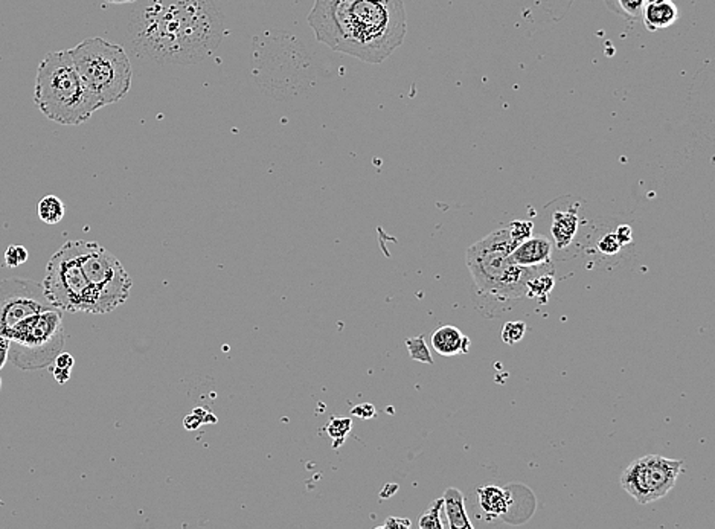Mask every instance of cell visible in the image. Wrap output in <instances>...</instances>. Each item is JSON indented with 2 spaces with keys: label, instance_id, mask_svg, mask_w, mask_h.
I'll return each instance as SVG.
<instances>
[{
  "label": "cell",
  "instance_id": "18",
  "mask_svg": "<svg viewBox=\"0 0 715 529\" xmlns=\"http://www.w3.org/2000/svg\"><path fill=\"white\" fill-rule=\"evenodd\" d=\"M555 277L552 275V270H541L534 277L531 278L528 284H526V298H532V299H541L546 298L554 290Z\"/></svg>",
  "mask_w": 715,
  "mask_h": 529
},
{
  "label": "cell",
  "instance_id": "36",
  "mask_svg": "<svg viewBox=\"0 0 715 529\" xmlns=\"http://www.w3.org/2000/svg\"><path fill=\"white\" fill-rule=\"evenodd\" d=\"M0 388H2V379H0Z\"/></svg>",
  "mask_w": 715,
  "mask_h": 529
},
{
  "label": "cell",
  "instance_id": "22",
  "mask_svg": "<svg viewBox=\"0 0 715 529\" xmlns=\"http://www.w3.org/2000/svg\"><path fill=\"white\" fill-rule=\"evenodd\" d=\"M351 428H353V421H351L350 418H333L328 422L325 430L333 438L334 447L337 449V447L342 446V442L345 441Z\"/></svg>",
  "mask_w": 715,
  "mask_h": 529
},
{
  "label": "cell",
  "instance_id": "4",
  "mask_svg": "<svg viewBox=\"0 0 715 529\" xmlns=\"http://www.w3.org/2000/svg\"><path fill=\"white\" fill-rule=\"evenodd\" d=\"M508 228L490 233L470 246L466 255L468 270L476 292L494 301H511L526 298V284L543 268H525L510 260L513 252Z\"/></svg>",
  "mask_w": 715,
  "mask_h": 529
},
{
  "label": "cell",
  "instance_id": "15",
  "mask_svg": "<svg viewBox=\"0 0 715 529\" xmlns=\"http://www.w3.org/2000/svg\"><path fill=\"white\" fill-rule=\"evenodd\" d=\"M479 505L482 511L490 517H502L508 515L513 505V496L510 491L501 486H487L477 490Z\"/></svg>",
  "mask_w": 715,
  "mask_h": 529
},
{
  "label": "cell",
  "instance_id": "3",
  "mask_svg": "<svg viewBox=\"0 0 715 529\" xmlns=\"http://www.w3.org/2000/svg\"><path fill=\"white\" fill-rule=\"evenodd\" d=\"M34 102L44 117L61 126H80L101 109L80 77L71 51L51 52L40 61Z\"/></svg>",
  "mask_w": 715,
  "mask_h": 529
},
{
  "label": "cell",
  "instance_id": "1",
  "mask_svg": "<svg viewBox=\"0 0 715 529\" xmlns=\"http://www.w3.org/2000/svg\"><path fill=\"white\" fill-rule=\"evenodd\" d=\"M132 48L157 63L195 64L223 37L214 0H150L130 24Z\"/></svg>",
  "mask_w": 715,
  "mask_h": 529
},
{
  "label": "cell",
  "instance_id": "19",
  "mask_svg": "<svg viewBox=\"0 0 715 529\" xmlns=\"http://www.w3.org/2000/svg\"><path fill=\"white\" fill-rule=\"evenodd\" d=\"M608 10L626 19H637L643 14L645 0H604Z\"/></svg>",
  "mask_w": 715,
  "mask_h": 529
},
{
  "label": "cell",
  "instance_id": "30",
  "mask_svg": "<svg viewBox=\"0 0 715 529\" xmlns=\"http://www.w3.org/2000/svg\"><path fill=\"white\" fill-rule=\"evenodd\" d=\"M8 351H10V337L0 335V371L8 362Z\"/></svg>",
  "mask_w": 715,
  "mask_h": 529
},
{
  "label": "cell",
  "instance_id": "9",
  "mask_svg": "<svg viewBox=\"0 0 715 529\" xmlns=\"http://www.w3.org/2000/svg\"><path fill=\"white\" fill-rule=\"evenodd\" d=\"M683 461L648 455L633 461L621 476V486L639 505L667 496L676 486Z\"/></svg>",
  "mask_w": 715,
  "mask_h": 529
},
{
  "label": "cell",
  "instance_id": "27",
  "mask_svg": "<svg viewBox=\"0 0 715 529\" xmlns=\"http://www.w3.org/2000/svg\"><path fill=\"white\" fill-rule=\"evenodd\" d=\"M351 415L362 418V420H370V418L375 415V408L370 403L359 404V406H355V408L351 411Z\"/></svg>",
  "mask_w": 715,
  "mask_h": 529
},
{
  "label": "cell",
  "instance_id": "31",
  "mask_svg": "<svg viewBox=\"0 0 715 529\" xmlns=\"http://www.w3.org/2000/svg\"><path fill=\"white\" fill-rule=\"evenodd\" d=\"M55 366H59V368L64 369H72L73 364H75V359H73L72 355L69 354V353H60L54 360Z\"/></svg>",
  "mask_w": 715,
  "mask_h": 529
},
{
  "label": "cell",
  "instance_id": "35",
  "mask_svg": "<svg viewBox=\"0 0 715 529\" xmlns=\"http://www.w3.org/2000/svg\"><path fill=\"white\" fill-rule=\"evenodd\" d=\"M650 2H673V0H645V4H650Z\"/></svg>",
  "mask_w": 715,
  "mask_h": 529
},
{
  "label": "cell",
  "instance_id": "32",
  "mask_svg": "<svg viewBox=\"0 0 715 529\" xmlns=\"http://www.w3.org/2000/svg\"><path fill=\"white\" fill-rule=\"evenodd\" d=\"M54 377L57 380V383L60 384H66L68 383L69 380H71V369H64L59 368V366H54Z\"/></svg>",
  "mask_w": 715,
  "mask_h": 529
},
{
  "label": "cell",
  "instance_id": "34",
  "mask_svg": "<svg viewBox=\"0 0 715 529\" xmlns=\"http://www.w3.org/2000/svg\"><path fill=\"white\" fill-rule=\"evenodd\" d=\"M104 2L115 4V5H124V4H133V2H137V0H104Z\"/></svg>",
  "mask_w": 715,
  "mask_h": 529
},
{
  "label": "cell",
  "instance_id": "12",
  "mask_svg": "<svg viewBox=\"0 0 715 529\" xmlns=\"http://www.w3.org/2000/svg\"><path fill=\"white\" fill-rule=\"evenodd\" d=\"M579 214L577 208H570L568 211H555L552 214V223H550V235L555 249L566 250L570 244L574 243L575 237L579 235Z\"/></svg>",
  "mask_w": 715,
  "mask_h": 529
},
{
  "label": "cell",
  "instance_id": "24",
  "mask_svg": "<svg viewBox=\"0 0 715 529\" xmlns=\"http://www.w3.org/2000/svg\"><path fill=\"white\" fill-rule=\"evenodd\" d=\"M526 324L523 321L506 322L502 330V340L508 345H516L525 337Z\"/></svg>",
  "mask_w": 715,
  "mask_h": 529
},
{
  "label": "cell",
  "instance_id": "33",
  "mask_svg": "<svg viewBox=\"0 0 715 529\" xmlns=\"http://www.w3.org/2000/svg\"><path fill=\"white\" fill-rule=\"evenodd\" d=\"M399 490V486H394V484H390V486H386L381 491V497H390V496L395 495L394 491Z\"/></svg>",
  "mask_w": 715,
  "mask_h": 529
},
{
  "label": "cell",
  "instance_id": "16",
  "mask_svg": "<svg viewBox=\"0 0 715 529\" xmlns=\"http://www.w3.org/2000/svg\"><path fill=\"white\" fill-rule=\"evenodd\" d=\"M443 508L447 515V526L450 529H473V524L468 519L466 511V502L461 491L456 488H447L444 493Z\"/></svg>",
  "mask_w": 715,
  "mask_h": 529
},
{
  "label": "cell",
  "instance_id": "21",
  "mask_svg": "<svg viewBox=\"0 0 715 529\" xmlns=\"http://www.w3.org/2000/svg\"><path fill=\"white\" fill-rule=\"evenodd\" d=\"M406 346H408L410 359L421 362V364H433L432 354H430L428 346L426 345L424 335H417V337L406 340Z\"/></svg>",
  "mask_w": 715,
  "mask_h": 529
},
{
  "label": "cell",
  "instance_id": "13",
  "mask_svg": "<svg viewBox=\"0 0 715 529\" xmlns=\"http://www.w3.org/2000/svg\"><path fill=\"white\" fill-rule=\"evenodd\" d=\"M432 346L433 350L444 357L467 354L470 350V339L456 326H444L433 331Z\"/></svg>",
  "mask_w": 715,
  "mask_h": 529
},
{
  "label": "cell",
  "instance_id": "10",
  "mask_svg": "<svg viewBox=\"0 0 715 529\" xmlns=\"http://www.w3.org/2000/svg\"><path fill=\"white\" fill-rule=\"evenodd\" d=\"M49 308L55 307L51 306L40 282L22 278L0 281V335L8 337L20 322Z\"/></svg>",
  "mask_w": 715,
  "mask_h": 529
},
{
  "label": "cell",
  "instance_id": "2",
  "mask_svg": "<svg viewBox=\"0 0 715 529\" xmlns=\"http://www.w3.org/2000/svg\"><path fill=\"white\" fill-rule=\"evenodd\" d=\"M308 24L317 42L342 54L380 64L403 44V0H315Z\"/></svg>",
  "mask_w": 715,
  "mask_h": 529
},
{
  "label": "cell",
  "instance_id": "28",
  "mask_svg": "<svg viewBox=\"0 0 715 529\" xmlns=\"http://www.w3.org/2000/svg\"><path fill=\"white\" fill-rule=\"evenodd\" d=\"M615 235L618 238V241L623 248L632 243V228H630L628 224H621V226H618V229L615 231Z\"/></svg>",
  "mask_w": 715,
  "mask_h": 529
},
{
  "label": "cell",
  "instance_id": "23",
  "mask_svg": "<svg viewBox=\"0 0 715 529\" xmlns=\"http://www.w3.org/2000/svg\"><path fill=\"white\" fill-rule=\"evenodd\" d=\"M534 231V223L532 222H526V220H514L511 222L508 226V233H510V240L514 249L525 241L526 238H530Z\"/></svg>",
  "mask_w": 715,
  "mask_h": 529
},
{
  "label": "cell",
  "instance_id": "29",
  "mask_svg": "<svg viewBox=\"0 0 715 529\" xmlns=\"http://www.w3.org/2000/svg\"><path fill=\"white\" fill-rule=\"evenodd\" d=\"M412 526V522L409 519H399V517H390L386 520L381 528L385 529H409Z\"/></svg>",
  "mask_w": 715,
  "mask_h": 529
},
{
  "label": "cell",
  "instance_id": "25",
  "mask_svg": "<svg viewBox=\"0 0 715 529\" xmlns=\"http://www.w3.org/2000/svg\"><path fill=\"white\" fill-rule=\"evenodd\" d=\"M597 249H598L599 253H603L606 257H613V255H616L623 249V246L619 243L615 232H608L599 238Z\"/></svg>",
  "mask_w": 715,
  "mask_h": 529
},
{
  "label": "cell",
  "instance_id": "17",
  "mask_svg": "<svg viewBox=\"0 0 715 529\" xmlns=\"http://www.w3.org/2000/svg\"><path fill=\"white\" fill-rule=\"evenodd\" d=\"M39 217L43 223L57 224L63 220L66 214V206L63 202L55 197V195H46L43 199L40 200L39 208H37Z\"/></svg>",
  "mask_w": 715,
  "mask_h": 529
},
{
  "label": "cell",
  "instance_id": "11",
  "mask_svg": "<svg viewBox=\"0 0 715 529\" xmlns=\"http://www.w3.org/2000/svg\"><path fill=\"white\" fill-rule=\"evenodd\" d=\"M552 241L543 235H535L526 238L516 249L510 253L511 261L525 268H543L550 266L552 257Z\"/></svg>",
  "mask_w": 715,
  "mask_h": 529
},
{
  "label": "cell",
  "instance_id": "5",
  "mask_svg": "<svg viewBox=\"0 0 715 529\" xmlns=\"http://www.w3.org/2000/svg\"><path fill=\"white\" fill-rule=\"evenodd\" d=\"M73 64L98 102L110 106L121 101L132 88V63L119 44L93 37L69 49Z\"/></svg>",
  "mask_w": 715,
  "mask_h": 529
},
{
  "label": "cell",
  "instance_id": "6",
  "mask_svg": "<svg viewBox=\"0 0 715 529\" xmlns=\"http://www.w3.org/2000/svg\"><path fill=\"white\" fill-rule=\"evenodd\" d=\"M42 286L48 301L55 308L69 313L99 315L97 292L80 262L79 240L68 241L52 255Z\"/></svg>",
  "mask_w": 715,
  "mask_h": 529
},
{
  "label": "cell",
  "instance_id": "7",
  "mask_svg": "<svg viewBox=\"0 0 715 529\" xmlns=\"http://www.w3.org/2000/svg\"><path fill=\"white\" fill-rule=\"evenodd\" d=\"M8 360L24 371H39L54 364L63 351V315L59 308H49L20 322L10 335Z\"/></svg>",
  "mask_w": 715,
  "mask_h": 529
},
{
  "label": "cell",
  "instance_id": "20",
  "mask_svg": "<svg viewBox=\"0 0 715 529\" xmlns=\"http://www.w3.org/2000/svg\"><path fill=\"white\" fill-rule=\"evenodd\" d=\"M443 499L433 500L428 510L421 515L419 520V526L421 529H443L447 526L446 522L441 520V510H443Z\"/></svg>",
  "mask_w": 715,
  "mask_h": 529
},
{
  "label": "cell",
  "instance_id": "14",
  "mask_svg": "<svg viewBox=\"0 0 715 529\" xmlns=\"http://www.w3.org/2000/svg\"><path fill=\"white\" fill-rule=\"evenodd\" d=\"M644 26L650 33L667 30L670 26L676 24L681 19V11L674 5V2H650L644 6L643 14Z\"/></svg>",
  "mask_w": 715,
  "mask_h": 529
},
{
  "label": "cell",
  "instance_id": "8",
  "mask_svg": "<svg viewBox=\"0 0 715 529\" xmlns=\"http://www.w3.org/2000/svg\"><path fill=\"white\" fill-rule=\"evenodd\" d=\"M80 262L99 302V315L110 313L130 297L132 279L121 261L98 243L79 240Z\"/></svg>",
  "mask_w": 715,
  "mask_h": 529
},
{
  "label": "cell",
  "instance_id": "26",
  "mask_svg": "<svg viewBox=\"0 0 715 529\" xmlns=\"http://www.w3.org/2000/svg\"><path fill=\"white\" fill-rule=\"evenodd\" d=\"M28 250L24 246H10L5 252V264L8 268H19L28 261Z\"/></svg>",
  "mask_w": 715,
  "mask_h": 529
}]
</instances>
